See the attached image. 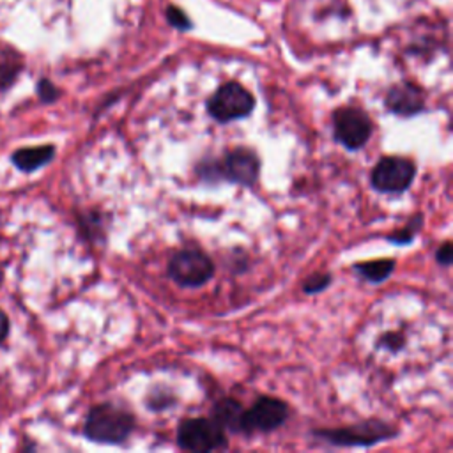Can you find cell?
<instances>
[{"label":"cell","mask_w":453,"mask_h":453,"mask_svg":"<svg viewBox=\"0 0 453 453\" xmlns=\"http://www.w3.org/2000/svg\"><path fill=\"white\" fill-rule=\"evenodd\" d=\"M260 159L248 147H235L228 150L223 159H203L196 165V173L207 182L228 180L241 186H253L258 179Z\"/></svg>","instance_id":"1"},{"label":"cell","mask_w":453,"mask_h":453,"mask_svg":"<svg viewBox=\"0 0 453 453\" xmlns=\"http://www.w3.org/2000/svg\"><path fill=\"white\" fill-rule=\"evenodd\" d=\"M134 416L113 403L94 405L83 425L87 439L101 444H122L134 430Z\"/></svg>","instance_id":"2"},{"label":"cell","mask_w":453,"mask_h":453,"mask_svg":"<svg viewBox=\"0 0 453 453\" xmlns=\"http://www.w3.org/2000/svg\"><path fill=\"white\" fill-rule=\"evenodd\" d=\"M313 435L334 446H373L377 442L393 439L398 435V430L386 421L368 419L342 428L313 430Z\"/></svg>","instance_id":"3"},{"label":"cell","mask_w":453,"mask_h":453,"mask_svg":"<svg viewBox=\"0 0 453 453\" xmlns=\"http://www.w3.org/2000/svg\"><path fill=\"white\" fill-rule=\"evenodd\" d=\"M177 444L182 449L203 453L228 448V439L212 418H189L177 426Z\"/></svg>","instance_id":"4"},{"label":"cell","mask_w":453,"mask_h":453,"mask_svg":"<svg viewBox=\"0 0 453 453\" xmlns=\"http://www.w3.org/2000/svg\"><path fill=\"white\" fill-rule=\"evenodd\" d=\"M255 106V99L248 88L235 81L221 85L207 101L209 115L221 124L248 117Z\"/></svg>","instance_id":"5"},{"label":"cell","mask_w":453,"mask_h":453,"mask_svg":"<svg viewBox=\"0 0 453 453\" xmlns=\"http://www.w3.org/2000/svg\"><path fill=\"white\" fill-rule=\"evenodd\" d=\"M214 274L212 260L196 248L175 251L168 260V276L182 287H200Z\"/></svg>","instance_id":"6"},{"label":"cell","mask_w":453,"mask_h":453,"mask_svg":"<svg viewBox=\"0 0 453 453\" xmlns=\"http://www.w3.org/2000/svg\"><path fill=\"white\" fill-rule=\"evenodd\" d=\"M333 133L334 140L349 150H357L366 145L373 133L372 119L354 106L338 108L333 113Z\"/></svg>","instance_id":"7"},{"label":"cell","mask_w":453,"mask_h":453,"mask_svg":"<svg viewBox=\"0 0 453 453\" xmlns=\"http://www.w3.org/2000/svg\"><path fill=\"white\" fill-rule=\"evenodd\" d=\"M416 177V165L403 156L380 157L373 166L370 182L380 193H403Z\"/></svg>","instance_id":"8"},{"label":"cell","mask_w":453,"mask_h":453,"mask_svg":"<svg viewBox=\"0 0 453 453\" xmlns=\"http://www.w3.org/2000/svg\"><path fill=\"white\" fill-rule=\"evenodd\" d=\"M290 416L287 402L274 396L257 398L250 409H244V434L273 432L280 428Z\"/></svg>","instance_id":"9"},{"label":"cell","mask_w":453,"mask_h":453,"mask_svg":"<svg viewBox=\"0 0 453 453\" xmlns=\"http://www.w3.org/2000/svg\"><path fill=\"white\" fill-rule=\"evenodd\" d=\"M386 108L396 115L411 117L425 108V92L416 83L393 85L386 94Z\"/></svg>","instance_id":"10"},{"label":"cell","mask_w":453,"mask_h":453,"mask_svg":"<svg viewBox=\"0 0 453 453\" xmlns=\"http://www.w3.org/2000/svg\"><path fill=\"white\" fill-rule=\"evenodd\" d=\"M223 430H230L234 434H244V407L235 398H221L212 407L211 416Z\"/></svg>","instance_id":"11"},{"label":"cell","mask_w":453,"mask_h":453,"mask_svg":"<svg viewBox=\"0 0 453 453\" xmlns=\"http://www.w3.org/2000/svg\"><path fill=\"white\" fill-rule=\"evenodd\" d=\"M53 154H55L53 145L25 147V149H18L12 154V163L23 172H34V170L44 166L46 163H50L53 159Z\"/></svg>","instance_id":"12"},{"label":"cell","mask_w":453,"mask_h":453,"mask_svg":"<svg viewBox=\"0 0 453 453\" xmlns=\"http://www.w3.org/2000/svg\"><path fill=\"white\" fill-rule=\"evenodd\" d=\"M354 271L372 283H382L395 271V260L393 258H377V260H370V262H361V264L354 265Z\"/></svg>","instance_id":"13"},{"label":"cell","mask_w":453,"mask_h":453,"mask_svg":"<svg viewBox=\"0 0 453 453\" xmlns=\"http://www.w3.org/2000/svg\"><path fill=\"white\" fill-rule=\"evenodd\" d=\"M421 226H423V216L421 214H414L407 221V225L403 228L395 230L389 235H386V241H389L393 244H409V242L414 241V237L421 230Z\"/></svg>","instance_id":"14"},{"label":"cell","mask_w":453,"mask_h":453,"mask_svg":"<svg viewBox=\"0 0 453 453\" xmlns=\"http://www.w3.org/2000/svg\"><path fill=\"white\" fill-rule=\"evenodd\" d=\"M331 280L333 278L329 273H315L303 281V292L304 294H319L329 287Z\"/></svg>","instance_id":"15"},{"label":"cell","mask_w":453,"mask_h":453,"mask_svg":"<svg viewBox=\"0 0 453 453\" xmlns=\"http://www.w3.org/2000/svg\"><path fill=\"white\" fill-rule=\"evenodd\" d=\"M81 228L87 232L88 237L92 239H99L103 237V221H101V216L99 214H87L83 216L81 219Z\"/></svg>","instance_id":"16"},{"label":"cell","mask_w":453,"mask_h":453,"mask_svg":"<svg viewBox=\"0 0 453 453\" xmlns=\"http://www.w3.org/2000/svg\"><path fill=\"white\" fill-rule=\"evenodd\" d=\"M380 345H382L384 349L391 350V352H398V350L403 349L405 338H403V334H400V333H396V331H389V333H386V334L380 336Z\"/></svg>","instance_id":"17"},{"label":"cell","mask_w":453,"mask_h":453,"mask_svg":"<svg viewBox=\"0 0 453 453\" xmlns=\"http://www.w3.org/2000/svg\"><path fill=\"white\" fill-rule=\"evenodd\" d=\"M166 18H168V23L173 25L175 28H179V30H186V28L191 27L188 16H186L180 9H177V7H173V5H170V7L166 9Z\"/></svg>","instance_id":"18"},{"label":"cell","mask_w":453,"mask_h":453,"mask_svg":"<svg viewBox=\"0 0 453 453\" xmlns=\"http://www.w3.org/2000/svg\"><path fill=\"white\" fill-rule=\"evenodd\" d=\"M173 395L172 393H159V391H154L150 396H149V400H147V403H149V407L152 409V411H161V409H165V407H168L170 403H173Z\"/></svg>","instance_id":"19"},{"label":"cell","mask_w":453,"mask_h":453,"mask_svg":"<svg viewBox=\"0 0 453 453\" xmlns=\"http://www.w3.org/2000/svg\"><path fill=\"white\" fill-rule=\"evenodd\" d=\"M37 94L42 101L50 103V101H55L58 97V90L57 87L50 81V80H41L39 85H37Z\"/></svg>","instance_id":"20"},{"label":"cell","mask_w":453,"mask_h":453,"mask_svg":"<svg viewBox=\"0 0 453 453\" xmlns=\"http://www.w3.org/2000/svg\"><path fill=\"white\" fill-rule=\"evenodd\" d=\"M435 258L441 265H449L451 260H453V246L449 241H446L442 246H439L437 253H435Z\"/></svg>","instance_id":"21"},{"label":"cell","mask_w":453,"mask_h":453,"mask_svg":"<svg viewBox=\"0 0 453 453\" xmlns=\"http://www.w3.org/2000/svg\"><path fill=\"white\" fill-rule=\"evenodd\" d=\"M7 333H9V319H7V315L0 310V343L5 340Z\"/></svg>","instance_id":"22"}]
</instances>
